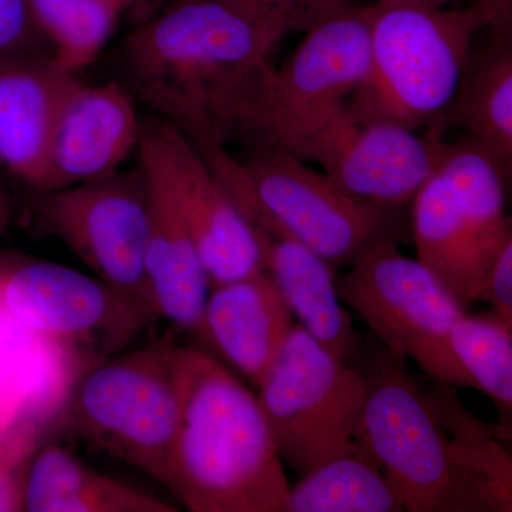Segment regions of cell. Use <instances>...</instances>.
Segmentation results:
<instances>
[{"instance_id": "1", "label": "cell", "mask_w": 512, "mask_h": 512, "mask_svg": "<svg viewBox=\"0 0 512 512\" xmlns=\"http://www.w3.org/2000/svg\"><path fill=\"white\" fill-rule=\"evenodd\" d=\"M312 20L227 0H173L124 40L128 90L190 138L225 144L247 133L272 49Z\"/></svg>"}, {"instance_id": "2", "label": "cell", "mask_w": 512, "mask_h": 512, "mask_svg": "<svg viewBox=\"0 0 512 512\" xmlns=\"http://www.w3.org/2000/svg\"><path fill=\"white\" fill-rule=\"evenodd\" d=\"M180 399L165 487L191 512H286L289 484L255 394L217 357L175 346Z\"/></svg>"}, {"instance_id": "3", "label": "cell", "mask_w": 512, "mask_h": 512, "mask_svg": "<svg viewBox=\"0 0 512 512\" xmlns=\"http://www.w3.org/2000/svg\"><path fill=\"white\" fill-rule=\"evenodd\" d=\"M195 147L256 231L295 239L335 269L376 242L412 241L403 208L359 200L282 148L259 141L238 160L225 144Z\"/></svg>"}, {"instance_id": "4", "label": "cell", "mask_w": 512, "mask_h": 512, "mask_svg": "<svg viewBox=\"0 0 512 512\" xmlns=\"http://www.w3.org/2000/svg\"><path fill=\"white\" fill-rule=\"evenodd\" d=\"M370 59L346 107L357 123L436 126L453 100L484 30L476 12L423 6H367Z\"/></svg>"}, {"instance_id": "5", "label": "cell", "mask_w": 512, "mask_h": 512, "mask_svg": "<svg viewBox=\"0 0 512 512\" xmlns=\"http://www.w3.org/2000/svg\"><path fill=\"white\" fill-rule=\"evenodd\" d=\"M363 352L356 369L367 382L357 444L375 458L407 512H491L458 464L447 430L404 357L384 345Z\"/></svg>"}, {"instance_id": "6", "label": "cell", "mask_w": 512, "mask_h": 512, "mask_svg": "<svg viewBox=\"0 0 512 512\" xmlns=\"http://www.w3.org/2000/svg\"><path fill=\"white\" fill-rule=\"evenodd\" d=\"M443 147L414 195L410 229L417 261L468 308L480 301L491 266L512 239L507 178L471 137Z\"/></svg>"}, {"instance_id": "7", "label": "cell", "mask_w": 512, "mask_h": 512, "mask_svg": "<svg viewBox=\"0 0 512 512\" xmlns=\"http://www.w3.org/2000/svg\"><path fill=\"white\" fill-rule=\"evenodd\" d=\"M173 338L90 367L63 410V426L97 450L167 485L180 399Z\"/></svg>"}, {"instance_id": "8", "label": "cell", "mask_w": 512, "mask_h": 512, "mask_svg": "<svg viewBox=\"0 0 512 512\" xmlns=\"http://www.w3.org/2000/svg\"><path fill=\"white\" fill-rule=\"evenodd\" d=\"M258 389L278 456L299 477L359 450L366 377L301 325H293Z\"/></svg>"}, {"instance_id": "9", "label": "cell", "mask_w": 512, "mask_h": 512, "mask_svg": "<svg viewBox=\"0 0 512 512\" xmlns=\"http://www.w3.org/2000/svg\"><path fill=\"white\" fill-rule=\"evenodd\" d=\"M156 309L69 266L40 259L0 265V319L90 367L123 352Z\"/></svg>"}, {"instance_id": "10", "label": "cell", "mask_w": 512, "mask_h": 512, "mask_svg": "<svg viewBox=\"0 0 512 512\" xmlns=\"http://www.w3.org/2000/svg\"><path fill=\"white\" fill-rule=\"evenodd\" d=\"M349 268L336 275L340 301L365 320L382 345L410 357L444 386L474 387L448 340L468 308L426 266L387 239L363 251Z\"/></svg>"}, {"instance_id": "11", "label": "cell", "mask_w": 512, "mask_h": 512, "mask_svg": "<svg viewBox=\"0 0 512 512\" xmlns=\"http://www.w3.org/2000/svg\"><path fill=\"white\" fill-rule=\"evenodd\" d=\"M33 212L39 228L60 239L96 278L154 308L146 271L148 187L141 167L40 194Z\"/></svg>"}, {"instance_id": "12", "label": "cell", "mask_w": 512, "mask_h": 512, "mask_svg": "<svg viewBox=\"0 0 512 512\" xmlns=\"http://www.w3.org/2000/svg\"><path fill=\"white\" fill-rule=\"evenodd\" d=\"M266 143L319 164L359 200L404 208L439 165L444 141L397 124L357 123L345 104Z\"/></svg>"}, {"instance_id": "13", "label": "cell", "mask_w": 512, "mask_h": 512, "mask_svg": "<svg viewBox=\"0 0 512 512\" xmlns=\"http://www.w3.org/2000/svg\"><path fill=\"white\" fill-rule=\"evenodd\" d=\"M370 59L369 10L340 0L305 37L259 93L247 136L269 141L345 106L365 80Z\"/></svg>"}, {"instance_id": "14", "label": "cell", "mask_w": 512, "mask_h": 512, "mask_svg": "<svg viewBox=\"0 0 512 512\" xmlns=\"http://www.w3.org/2000/svg\"><path fill=\"white\" fill-rule=\"evenodd\" d=\"M137 153L173 195L211 288L265 271L258 232L180 128L158 117L143 121Z\"/></svg>"}, {"instance_id": "15", "label": "cell", "mask_w": 512, "mask_h": 512, "mask_svg": "<svg viewBox=\"0 0 512 512\" xmlns=\"http://www.w3.org/2000/svg\"><path fill=\"white\" fill-rule=\"evenodd\" d=\"M141 128L136 97L126 84L79 80L57 119L46 192L119 171L137 151Z\"/></svg>"}, {"instance_id": "16", "label": "cell", "mask_w": 512, "mask_h": 512, "mask_svg": "<svg viewBox=\"0 0 512 512\" xmlns=\"http://www.w3.org/2000/svg\"><path fill=\"white\" fill-rule=\"evenodd\" d=\"M52 55L0 63V164L43 194L57 119L79 82Z\"/></svg>"}, {"instance_id": "17", "label": "cell", "mask_w": 512, "mask_h": 512, "mask_svg": "<svg viewBox=\"0 0 512 512\" xmlns=\"http://www.w3.org/2000/svg\"><path fill=\"white\" fill-rule=\"evenodd\" d=\"M292 328L288 305L262 271L210 289L195 339L258 387Z\"/></svg>"}, {"instance_id": "18", "label": "cell", "mask_w": 512, "mask_h": 512, "mask_svg": "<svg viewBox=\"0 0 512 512\" xmlns=\"http://www.w3.org/2000/svg\"><path fill=\"white\" fill-rule=\"evenodd\" d=\"M148 187L146 271L158 318L197 338L210 281L183 215L160 175L141 165Z\"/></svg>"}, {"instance_id": "19", "label": "cell", "mask_w": 512, "mask_h": 512, "mask_svg": "<svg viewBox=\"0 0 512 512\" xmlns=\"http://www.w3.org/2000/svg\"><path fill=\"white\" fill-rule=\"evenodd\" d=\"M256 232L265 271L274 279L299 325L330 355L357 367L366 343L342 306L336 289V269L295 239Z\"/></svg>"}, {"instance_id": "20", "label": "cell", "mask_w": 512, "mask_h": 512, "mask_svg": "<svg viewBox=\"0 0 512 512\" xmlns=\"http://www.w3.org/2000/svg\"><path fill=\"white\" fill-rule=\"evenodd\" d=\"M460 127L483 148L510 181L512 171V39L488 37L473 46L453 100L431 130L441 138Z\"/></svg>"}, {"instance_id": "21", "label": "cell", "mask_w": 512, "mask_h": 512, "mask_svg": "<svg viewBox=\"0 0 512 512\" xmlns=\"http://www.w3.org/2000/svg\"><path fill=\"white\" fill-rule=\"evenodd\" d=\"M28 512H177L131 485L97 473L60 446L40 448L26 487Z\"/></svg>"}, {"instance_id": "22", "label": "cell", "mask_w": 512, "mask_h": 512, "mask_svg": "<svg viewBox=\"0 0 512 512\" xmlns=\"http://www.w3.org/2000/svg\"><path fill=\"white\" fill-rule=\"evenodd\" d=\"M402 500L375 458L345 454L299 477L286 512H400Z\"/></svg>"}, {"instance_id": "23", "label": "cell", "mask_w": 512, "mask_h": 512, "mask_svg": "<svg viewBox=\"0 0 512 512\" xmlns=\"http://www.w3.org/2000/svg\"><path fill=\"white\" fill-rule=\"evenodd\" d=\"M56 62L74 74L96 62L131 0H28Z\"/></svg>"}, {"instance_id": "24", "label": "cell", "mask_w": 512, "mask_h": 512, "mask_svg": "<svg viewBox=\"0 0 512 512\" xmlns=\"http://www.w3.org/2000/svg\"><path fill=\"white\" fill-rule=\"evenodd\" d=\"M458 365L474 389L487 394L501 412L512 409V329L494 316L464 313L448 335Z\"/></svg>"}, {"instance_id": "25", "label": "cell", "mask_w": 512, "mask_h": 512, "mask_svg": "<svg viewBox=\"0 0 512 512\" xmlns=\"http://www.w3.org/2000/svg\"><path fill=\"white\" fill-rule=\"evenodd\" d=\"M42 448L35 417H20L0 433V512L26 511L30 470Z\"/></svg>"}, {"instance_id": "26", "label": "cell", "mask_w": 512, "mask_h": 512, "mask_svg": "<svg viewBox=\"0 0 512 512\" xmlns=\"http://www.w3.org/2000/svg\"><path fill=\"white\" fill-rule=\"evenodd\" d=\"M37 55L52 52L32 18L28 0H0V63Z\"/></svg>"}, {"instance_id": "27", "label": "cell", "mask_w": 512, "mask_h": 512, "mask_svg": "<svg viewBox=\"0 0 512 512\" xmlns=\"http://www.w3.org/2000/svg\"><path fill=\"white\" fill-rule=\"evenodd\" d=\"M480 301L490 302L491 316L512 329V239L491 266Z\"/></svg>"}, {"instance_id": "28", "label": "cell", "mask_w": 512, "mask_h": 512, "mask_svg": "<svg viewBox=\"0 0 512 512\" xmlns=\"http://www.w3.org/2000/svg\"><path fill=\"white\" fill-rule=\"evenodd\" d=\"M227 2L237 3L249 9L262 10V12L291 13V15L315 20L340 0H227Z\"/></svg>"}, {"instance_id": "29", "label": "cell", "mask_w": 512, "mask_h": 512, "mask_svg": "<svg viewBox=\"0 0 512 512\" xmlns=\"http://www.w3.org/2000/svg\"><path fill=\"white\" fill-rule=\"evenodd\" d=\"M470 8L491 36L512 39V0H471Z\"/></svg>"}, {"instance_id": "30", "label": "cell", "mask_w": 512, "mask_h": 512, "mask_svg": "<svg viewBox=\"0 0 512 512\" xmlns=\"http://www.w3.org/2000/svg\"><path fill=\"white\" fill-rule=\"evenodd\" d=\"M10 221H12V201L5 185L0 180V237L8 231Z\"/></svg>"}, {"instance_id": "31", "label": "cell", "mask_w": 512, "mask_h": 512, "mask_svg": "<svg viewBox=\"0 0 512 512\" xmlns=\"http://www.w3.org/2000/svg\"><path fill=\"white\" fill-rule=\"evenodd\" d=\"M373 5L423 6V8H444L450 0H373Z\"/></svg>"}, {"instance_id": "32", "label": "cell", "mask_w": 512, "mask_h": 512, "mask_svg": "<svg viewBox=\"0 0 512 512\" xmlns=\"http://www.w3.org/2000/svg\"><path fill=\"white\" fill-rule=\"evenodd\" d=\"M138 2V0H131V3H136Z\"/></svg>"}]
</instances>
